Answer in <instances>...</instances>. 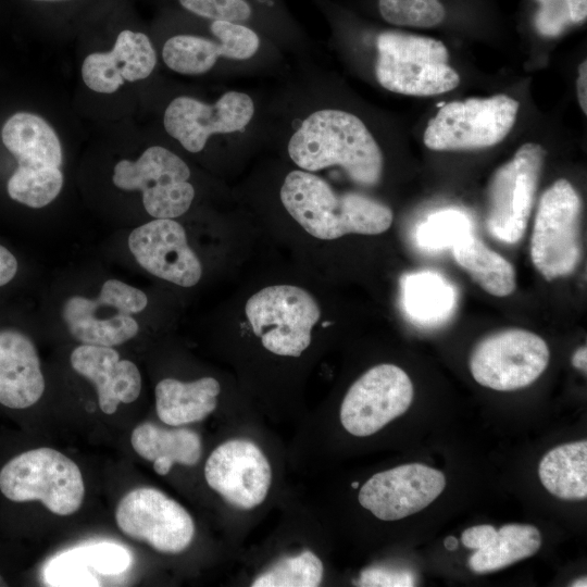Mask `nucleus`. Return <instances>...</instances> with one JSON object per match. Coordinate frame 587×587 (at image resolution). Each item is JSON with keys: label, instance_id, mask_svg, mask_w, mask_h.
Wrapping results in <instances>:
<instances>
[{"label": "nucleus", "instance_id": "nucleus-1", "mask_svg": "<svg viewBox=\"0 0 587 587\" xmlns=\"http://www.w3.org/2000/svg\"><path fill=\"white\" fill-rule=\"evenodd\" d=\"M288 153L303 171L340 166L360 186H375L383 174L382 150L355 115L335 109L309 115L288 142Z\"/></svg>", "mask_w": 587, "mask_h": 587}, {"label": "nucleus", "instance_id": "nucleus-2", "mask_svg": "<svg viewBox=\"0 0 587 587\" xmlns=\"http://www.w3.org/2000/svg\"><path fill=\"white\" fill-rule=\"evenodd\" d=\"M280 200L307 233L323 240L349 234L378 235L394 220L385 203L359 192L338 193L326 180L303 170L285 177Z\"/></svg>", "mask_w": 587, "mask_h": 587}, {"label": "nucleus", "instance_id": "nucleus-3", "mask_svg": "<svg viewBox=\"0 0 587 587\" xmlns=\"http://www.w3.org/2000/svg\"><path fill=\"white\" fill-rule=\"evenodd\" d=\"M1 139L17 161L7 183L9 197L32 209L54 201L64 184L62 147L54 129L39 115L17 112L3 124Z\"/></svg>", "mask_w": 587, "mask_h": 587}, {"label": "nucleus", "instance_id": "nucleus-4", "mask_svg": "<svg viewBox=\"0 0 587 587\" xmlns=\"http://www.w3.org/2000/svg\"><path fill=\"white\" fill-rule=\"evenodd\" d=\"M376 47L375 75L389 91L426 97L450 91L460 84L440 40L387 30L378 35Z\"/></svg>", "mask_w": 587, "mask_h": 587}, {"label": "nucleus", "instance_id": "nucleus-5", "mask_svg": "<svg viewBox=\"0 0 587 587\" xmlns=\"http://www.w3.org/2000/svg\"><path fill=\"white\" fill-rule=\"evenodd\" d=\"M148 305L146 292L118 278H108L97 294H74L61 304L70 335L84 345L117 347L139 333L137 316Z\"/></svg>", "mask_w": 587, "mask_h": 587}, {"label": "nucleus", "instance_id": "nucleus-6", "mask_svg": "<svg viewBox=\"0 0 587 587\" xmlns=\"http://www.w3.org/2000/svg\"><path fill=\"white\" fill-rule=\"evenodd\" d=\"M0 491L13 502L39 500L51 513L65 516L80 508L85 486L72 459L51 448H37L2 466Z\"/></svg>", "mask_w": 587, "mask_h": 587}, {"label": "nucleus", "instance_id": "nucleus-7", "mask_svg": "<svg viewBox=\"0 0 587 587\" xmlns=\"http://www.w3.org/2000/svg\"><path fill=\"white\" fill-rule=\"evenodd\" d=\"M582 200L564 178L540 197L532 238L530 258L546 280L572 274L582 258Z\"/></svg>", "mask_w": 587, "mask_h": 587}, {"label": "nucleus", "instance_id": "nucleus-8", "mask_svg": "<svg viewBox=\"0 0 587 587\" xmlns=\"http://www.w3.org/2000/svg\"><path fill=\"white\" fill-rule=\"evenodd\" d=\"M519 108L515 99L502 93L446 103L428 121L424 143L437 151L492 147L510 133Z\"/></svg>", "mask_w": 587, "mask_h": 587}, {"label": "nucleus", "instance_id": "nucleus-9", "mask_svg": "<svg viewBox=\"0 0 587 587\" xmlns=\"http://www.w3.org/2000/svg\"><path fill=\"white\" fill-rule=\"evenodd\" d=\"M245 313L263 347L283 357H300L321 319L313 296L294 285L267 286L247 301Z\"/></svg>", "mask_w": 587, "mask_h": 587}, {"label": "nucleus", "instance_id": "nucleus-10", "mask_svg": "<svg viewBox=\"0 0 587 587\" xmlns=\"http://www.w3.org/2000/svg\"><path fill=\"white\" fill-rule=\"evenodd\" d=\"M189 178L188 165L161 146L149 147L135 161H118L112 176L118 189L141 192L152 218H176L189 210L195 198Z\"/></svg>", "mask_w": 587, "mask_h": 587}, {"label": "nucleus", "instance_id": "nucleus-11", "mask_svg": "<svg viewBox=\"0 0 587 587\" xmlns=\"http://www.w3.org/2000/svg\"><path fill=\"white\" fill-rule=\"evenodd\" d=\"M545 158L540 145L526 142L490 177L486 226L498 240L512 245L524 236Z\"/></svg>", "mask_w": 587, "mask_h": 587}, {"label": "nucleus", "instance_id": "nucleus-12", "mask_svg": "<svg viewBox=\"0 0 587 587\" xmlns=\"http://www.w3.org/2000/svg\"><path fill=\"white\" fill-rule=\"evenodd\" d=\"M549 358L548 345L540 336L511 328L482 339L471 353L470 370L479 385L511 391L534 383Z\"/></svg>", "mask_w": 587, "mask_h": 587}, {"label": "nucleus", "instance_id": "nucleus-13", "mask_svg": "<svg viewBox=\"0 0 587 587\" xmlns=\"http://www.w3.org/2000/svg\"><path fill=\"white\" fill-rule=\"evenodd\" d=\"M115 521L125 535L163 553L176 554L186 550L195 536L190 514L178 502L151 487L126 494L116 505Z\"/></svg>", "mask_w": 587, "mask_h": 587}, {"label": "nucleus", "instance_id": "nucleus-14", "mask_svg": "<svg viewBox=\"0 0 587 587\" xmlns=\"http://www.w3.org/2000/svg\"><path fill=\"white\" fill-rule=\"evenodd\" d=\"M413 399L408 374L394 364H378L366 371L348 389L340 422L351 435L365 437L403 414Z\"/></svg>", "mask_w": 587, "mask_h": 587}, {"label": "nucleus", "instance_id": "nucleus-15", "mask_svg": "<svg viewBox=\"0 0 587 587\" xmlns=\"http://www.w3.org/2000/svg\"><path fill=\"white\" fill-rule=\"evenodd\" d=\"M204 477L228 504L251 510L265 500L272 469L254 442L230 439L212 451L204 465Z\"/></svg>", "mask_w": 587, "mask_h": 587}, {"label": "nucleus", "instance_id": "nucleus-16", "mask_svg": "<svg viewBox=\"0 0 587 587\" xmlns=\"http://www.w3.org/2000/svg\"><path fill=\"white\" fill-rule=\"evenodd\" d=\"M127 246L137 264L160 279L189 288L202 277V264L175 218H152L135 227Z\"/></svg>", "mask_w": 587, "mask_h": 587}, {"label": "nucleus", "instance_id": "nucleus-17", "mask_svg": "<svg viewBox=\"0 0 587 587\" xmlns=\"http://www.w3.org/2000/svg\"><path fill=\"white\" fill-rule=\"evenodd\" d=\"M253 113L252 99L240 91H227L213 104L183 96L170 102L163 124L171 137L196 153L213 134L243 130Z\"/></svg>", "mask_w": 587, "mask_h": 587}, {"label": "nucleus", "instance_id": "nucleus-18", "mask_svg": "<svg viewBox=\"0 0 587 587\" xmlns=\"http://www.w3.org/2000/svg\"><path fill=\"white\" fill-rule=\"evenodd\" d=\"M445 486L440 471L411 463L374 474L361 487L358 499L377 519L396 521L426 508Z\"/></svg>", "mask_w": 587, "mask_h": 587}, {"label": "nucleus", "instance_id": "nucleus-19", "mask_svg": "<svg viewBox=\"0 0 587 587\" xmlns=\"http://www.w3.org/2000/svg\"><path fill=\"white\" fill-rule=\"evenodd\" d=\"M210 30L216 40L189 34L168 38L162 50L167 67L180 74H203L215 65L220 57L247 60L260 47L257 33L242 23L211 21Z\"/></svg>", "mask_w": 587, "mask_h": 587}, {"label": "nucleus", "instance_id": "nucleus-20", "mask_svg": "<svg viewBox=\"0 0 587 587\" xmlns=\"http://www.w3.org/2000/svg\"><path fill=\"white\" fill-rule=\"evenodd\" d=\"M157 64L150 38L142 32L122 29L109 52H93L82 65L85 85L100 93H113L125 82L147 78Z\"/></svg>", "mask_w": 587, "mask_h": 587}, {"label": "nucleus", "instance_id": "nucleus-21", "mask_svg": "<svg viewBox=\"0 0 587 587\" xmlns=\"http://www.w3.org/2000/svg\"><path fill=\"white\" fill-rule=\"evenodd\" d=\"M71 365L96 388L98 403L113 414L120 403L134 402L141 392L142 379L137 365L121 359L114 347L80 344L71 353Z\"/></svg>", "mask_w": 587, "mask_h": 587}, {"label": "nucleus", "instance_id": "nucleus-22", "mask_svg": "<svg viewBox=\"0 0 587 587\" xmlns=\"http://www.w3.org/2000/svg\"><path fill=\"white\" fill-rule=\"evenodd\" d=\"M46 380L37 348L24 332L0 329V403L10 409H26L42 397Z\"/></svg>", "mask_w": 587, "mask_h": 587}, {"label": "nucleus", "instance_id": "nucleus-23", "mask_svg": "<svg viewBox=\"0 0 587 587\" xmlns=\"http://www.w3.org/2000/svg\"><path fill=\"white\" fill-rule=\"evenodd\" d=\"M220 392L221 385L213 377L187 383L164 378L154 389L157 414L170 426L202 421L215 410Z\"/></svg>", "mask_w": 587, "mask_h": 587}, {"label": "nucleus", "instance_id": "nucleus-24", "mask_svg": "<svg viewBox=\"0 0 587 587\" xmlns=\"http://www.w3.org/2000/svg\"><path fill=\"white\" fill-rule=\"evenodd\" d=\"M451 249L458 264L489 295L507 297L515 290L513 265L472 233L457 240Z\"/></svg>", "mask_w": 587, "mask_h": 587}, {"label": "nucleus", "instance_id": "nucleus-25", "mask_svg": "<svg viewBox=\"0 0 587 587\" xmlns=\"http://www.w3.org/2000/svg\"><path fill=\"white\" fill-rule=\"evenodd\" d=\"M544 487L565 500L587 497V442L564 444L548 451L538 466Z\"/></svg>", "mask_w": 587, "mask_h": 587}, {"label": "nucleus", "instance_id": "nucleus-26", "mask_svg": "<svg viewBox=\"0 0 587 587\" xmlns=\"http://www.w3.org/2000/svg\"><path fill=\"white\" fill-rule=\"evenodd\" d=\"M135 452L153 462L164 457L173 464L195 465L201 458L202 445L199 435L189 428H162L146 422L134 428L130 437Z\"/></svg>", "mask_w": 587, "mask_h": 587}, {"label": "nucleus", "instance_id": "nucleus-27", "mask_svg": "<svg viewBox=\"0 0 587 587\" xmlns=\"http://www.w3.org/2000/svg\"><path fill=\"white\" fill-rule=\"evenodd\" d=\"M540 546L541 536L535 526L507 524L488 546L470 557L469 566L477 574L495 572L535 554Z\"/></svg>", "mask_w": 587, "mask_h": 587}, {"label": "nucleus", "instance_id": "nucleus-28", "mask_svg": "<svg viewBox=\"0 0 587 587\" xmlns=\"http://www.w3.org/2000/svg\"><path fill=\"white\" fill-rule=\"evenodd\" d=\"M402 298L408 315L425 324L441 321L454 302L451 286L430 272L407 275L402 282Z\"/></svg>", "mask_w": 587, "mask_h": 587}, {"label": "nucleus", "instance_id": "nucleus-29", "mask_svg": "<svg viewBox=\"0 0 587 587\" xmlns=\"http://www.w3.org/2000/svg\"><path fill=\"white\" fill-rule=\"evenodd\" d=\"M323 563L310 550L280 559L259 575L252 587H316L323 577Z\"/></svg>", "mask_w": 587, "mask_h": 587}, {"label": "nucleus", "instance_id": "nucleus-30", "mask_svg": "<svg viewBox=\"0 0 587 587\" xmlns=\"http://www.w3.org/2000/svg\"><path fill=\"white\" fill-rule=\"evenodd\" d=\"M382 17L394 25L428 28L446 16L439 0H378Z\"/></svg>", "mask_w": 587, "mask_h": 587}, {"label": "nucleus", "instance_id": "nucleus-31", "mask_svg": "<svg viewBox=\"0 0 587 587\" xmlns=\"http://www.w3.org/2000/svg\"><path fill=\"white\" fill-rule=\"evenodd\" d=\"M469 217L457 210H444L428 216L417 228L421 247L438 250L450 247L461 237L472 233Z\"/></svg>", "mask_w": 587, "mask_h": 587}, {"label": "nucleus", "instance_id": "nucleus-32", "mask_svg": "<svg viewBox=\"0 0 587 587\" xmlns=\"http://www.w3.org/2000/svg\"><path fill=\"white\" fill-rule=\"evenodd\" d=\"M535 27L545 37H557L587 17V0H536Z\"/></svg>", "mask_w": 587, "mask_h": 587}, {"label": "nucleus", "instance_id": "nucleus-33", "mask_svg": "<svg viewBox=\"0 0 587 587\" xmlns=\"http://www.w3.org/2000/svg\"><path fill=\"white\" fill-rule=\"evenodd\" d=\"M91 569L102 575H115L125 571L130 563V555L123 547L101 542L85 548Z\"/></svg>", "mask_w": 587, "mask_h": 587}, {"label": "nucleus", "instance_id": "nucleus-34", "mask_svg": "<svg viewBox=\"0 0 587 587\" xmlns=\"http://www.w3.org/2000/svg\"><path fill=\"white\" fill-rule=\"evenodd\" d=\"M359 583L370 587H411L415 577L409 571L371 567L362 572Z\"/></svg>", "mask_w": 587, "mask_h": 587}, {"label": "nucleus", "instance_id": "nucleus-35", "mask_svg": "<svg viewBox=\"0 0 587 587\" xmlns=\"http://www.w3.org/2000/svg\"><path fill=\"white\" fill-rule=\"evenodd\" d=\"M497 535L492 525H476L462 533L461 541L469 549L478 550L488 546Z\"/></svg>", "mask_w": 587, "mask_h": 587}, {"label": "nucleus", "instance_id": "nucleus-36", "mask_svg": "<svg viewBox=\"0 0 587 587\" xmlns=\"http://www.w3.org/2000/svg\"><path fill=\"white\" fill-rule=\"evenodd\" d=\"M18 271L16 257L3 245L0 243V287L10 284Z\"/></svg>", "mask_w": 587, "mask_h": 587}, {"label": "nucleus", "instance_id": "nucleus-37", "mask_svg": "<svg viewBox=\"0 0 587 587\" xmlns=\"http://www.w3.org/2000/svg\"><path fill=\"white\" fill-rule=\"evenodd\" d=\"M577 98L580 109L587 113V62L584 60L578 66V77L576 80Z\"/></svg>", "mask_w": 587, "mask_h": 587}, {"label": "nucleus", "instance_id": "nucleus-38", "mask_svg": "<svg viewBox=\"0 0 587 587\" xmlns=\"http://www.w3.org/2000/svg\"><path fill=\"white\" fill-rule=\"evenodd\" d=\"M572 364L574 367L586 373L587 371V348L585 346L579 347L572 357Z\"/></svg>", "mask_w": 587, "mask_h": 587}, {"label": "nucleus", "instance_id": "nucleus-39", "mask_svg": "<svg viewBox=\"0 0 587 587\" xmlns=\"http://www.w3.org/2000/svg\"><path fill=\"white\" fill-rule=\"evenodd\" d=\"M28 2L35 3V4H45L47 7L50 5H67V4H75V2L84 1V0H26Z\"/></svg>", "mask_w": 587, "mask_h": 587}, {"label": "nucleus", "instance_id": "nucleus-40", "mask_svg": "<svg viewBox=\"0 0 587 587\" xmlns=\"http://www.w3.org/2000/svg\"><path fill=\"white\" fill-rule=\"evenodd\" d=\"M444 545L448 550H455L458 547V539L455 537L449 536L445 539Z\"/></svg>", "mask_w": 587, "mask_h": 587}, {"label": "nucleus", "instance_id": "nucleus-41", "mask_svg": "<svg viewBox=\"0 0 587 587\" xmlns=\"http://www.w3.org/2000/svg\"><path fill=\"white\" fill-rule=\"evenodd\" d=\"M571 586H574V587H586L587 586V579L586 577H580L576 580H574Z\"/></svg>", "mask_w": 587, "mask_h": 587}, {"label": "nucleus", "instance_id": "nucleus-42", "mask_svg": "<svg viewBox=\"0 0 587 587\" xmlns=\"http://www.w3.org/2000/svg\"><path fill=\"white\" fill-rule=\"evenodd\" d=\"M8 584L5 583V580L3 579V577L0 575V587L2 586H7Z\"/></svg>", "mask_w": 587, "mask_h": 587}, {"label": "nucleus", "instance_id": "nucleus-43", "mask_svg": "<svg viewBox=\"0 0 587 587\" xmlns=\"http://www.w3.org/2000/svg\"><path fill=\"white\" fill-rule=\"evenodd\" d=\"M352 488H357L359 486V483L358 482H354L351 484Z\"/></svg>", "mask_w": 587, "mask_h": 587}]
</instances>
